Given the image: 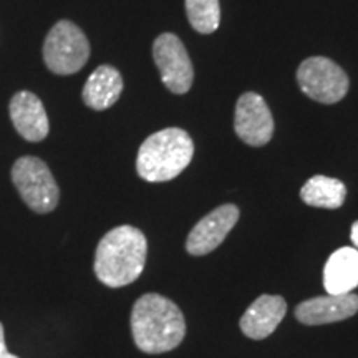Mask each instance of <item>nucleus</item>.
<instances>
[{
    "mask_svg": "<svg viewBox=\"0 0 358 358\" xmlns=\"http://www.w3.org/2000/svg\"><path fill=\"white\" fill-rule=\"evenodd\" d=\"M131 334L141 352H169L185 338V315L176 303L163 295L145 294L133 306Z\"/></svg>",
    "mask_w": 358,
    "mask_h": 358,
    "instance_id": "1",
    "label": "nucleus"
},
{
    "mask_svg": "<svg viewBox=\"0 0 358 358\" xmlns=\"http://www.w3.org/2000/svg\"><path fill=\"white\" fill-rule=\"evenodd\" d=\"M146 254L145 234L133 226H118L103 236L93 268L101 284L113 289L124 287L141 275Z\"/></svg>",
    "mask_w": 358,
    "mask_h": 358,
    "instance_id": "2",
    "label": "nucleus"
},
{
    "mask_svg": "<svg viewBox=\"0 0 358 358\" xmlns=\"http://www.w3.org/2000/svg\"><path fill=\"white\" fill-rule=\"evenodd\" d=\"M192 155L194 145L185 129H161L140 146L136 171L148 182L171 181L189 166Z\"/></svg>",
    "mask_w": 358,
    "mask_h": 358,
    "instance_id": "3",
    "label": "nucleus"
},
{
    "mask_svg": "<svg viewBox=\"0 0 358 358\" xmlns=\"http://www.w3.org/2000/svg\"><path fill=\"white\" fill-rule=\"evenodd\" d=\"M12 181L32 211L47 214L57 208L60 191L52 171L40 158L24 156L17 159L12 168Z\"/></svg>",
    "mask_w": 358,
    "mask_h": 358,
    "instance_id": "4",
    "label": "nucleus"
},
{
    "mask_svg": "<svg viewBox=\"0 0 358 358\" xmlns=\"http://www.w3.org/2000/svg\"><path fill=\"white\" fill-rule=\"evenodd\" d=\"M90 57V43L77 25L60 20L52 27L43 43V60L57 75L77 73Z\"/></svg>",
    "mask_w": 358,
    "mask_h": 358,
    "instance_id": "5",
    "label": "nucleus"
},
{
    "mask_svg": "<svg viewBox=\"0 0 358 358\" xmlns=\"http://www.w3.org/2000/svg\"><path fill=\"white\" fill-rule=\"evenodd\" d=\"M297 83L312 100L334 105L347 95V73L342 66L327 57H310L303 60L297 70Z\"/></svg>",
    "mask_w": 358,
    "mask_h": 358,
    "instance_id": "6",
    "label": "nucleus"
},
{
    "mask_svg": "<svg viewBox=\"0 0 358 358\" xmlns=\"http://www.w3.org/2000/svg\"><path fill=\"white\" fill-rule=\"evenodd\" d=\"M153 58L158 66L161 82L171 93L182 95L189 92L194 70L186 47L174 34H163L153 43Z\"/></svg>",
    "mask_w": 358,
    "mask_h": 358,
    "instance_id": "7",
    "label": "nucleus"
},
{
    "mask_svg": "<svg viewBox=\"0 0 358 358\" xmlns=\"http://www.w3.org/2000/svg\"><path fill=\"white\" fill-rule=\"evenodd\" d=\"M234 129L237 136L249 146H264L272 140L274 120L261 95L249 92L237 100Z\"/></svg>",
    "mask_w": 358,
    "mask_h": 358,
    "instance_id": "8",
    "label": "nucleus"
},
{
    "mask_svg": "<svg viewBox=\"0 0 358 358\" xmlns=\"http://www.w3.org/2000/svg\"><path fill=\"white\" fill-rule=\"evenodd\" d=\"M239 221V209L234 204L219 206L192 227L186 239V250L191 256H206L222 244Z\"/></svg>",
    "mask_w": 358,
    "mask_h": 358,
    "instance_id": "9",
    "label": "nucleus"
},
{
    "mask_svg": "<svg viewBox=\"0 0 358 358\" xmlns=\"http://www.w3.org/2000/svg\"><path fill=\"white\" fill-rule=\"evenodd\" d=\"M358 312L357 294L324 295L303 301L295 308V319L306 325H325L342 322Z\"/></svg>",
    "mask_w": 358,
    "mask_h": 358,
    "instance_id": "10",
    "label": "nucleus"
},
{
    "mask_svg": "<svg viewBox=\"0 0 358 358\" xmlns=\"http://www.w3.org/2000/svg\"><path fill=\"white\" fill-rule=\"evenodd\" d=\"M8 108L13 127L24 140L38 143L47 138L50 124L43 103L37 95L30 92H19L13 95Z\"/></svg>",
    "mask_w": 358,
    "mask_h": 358,
    "instance_id": "11",
    "label": "nucleus"
},
{
    "mask_svg": "<svg viewBox=\"0 0 358 358\" xmlns=\"http://www.w3.org/2000/svg\"><path fill=\"white\" fill-rule=\"evenodd\" d=\"M287 312V303L280 295H261L241 317V330L245 337L262 340L271 335Z\"/></svg>",
    "mask_w": 358,
    "mask_h": 358,
    "instance_id": "12",
    "label": "nucleus"
},
{
    "mask_svg": "<svg viewBox=\"0 0 358 358\" xmlns=\"http://www.w3.org/2000/svg\"><path fill=\"white\" fill-rule=\"evenodd\" d=\"M123 92L120 71L110 65H101L90 75L85 83L82 98L90 108L101 111L113 106Z\"/></svg>",
    "mask_w": 358,
    "mask_h": 358,
    "instance_id": "13",
    "label": "nucleus"
},
{
    "mask_svg": "<svg viewBox=\"0 0 358 358\" xmlns=\"http://www.w3.org/2000/svg\"><path fill=\"white\" fill-rule=\"evenodd\" d=\"M324 287L329 294H350L358 287V250L342 248L335 250L324 267Z\"/></svg>",
    "mask_w": 358,
    "mask_h": 358,
    "instance_id": "14",
    "label": "nucleus"
},
{
    "mask_svg": "<svg viewBox=\"0 0 358 358\" xmlns=\"http://www.w3.org/2000/svg\"><path fill=\"white\" fill-rule=\"evenodd\" d=\"M301 198L303 203L312 208L338 209L345 203L347 187L338 179L317 174L302 186Z\"/></svg>",
    "mask_w": 358,
    "mask_h": 358,
    "instance_id": "15",
    "label": "nucleus"
},
{
    "mask_svg": "<svg viewBox=\"0 0 358 358\" xmlns=\"http://www.w3.org/2000/svg\"><path fill=\"white\" fill-rule=\"evenodd\" d=\"M186 15L196 32L204 35L216 32L221 22L219 0H186Z\"/></svg>",
    "mask_w": 358,
    "mask_h": 358,
    "instance_id": "16",
    "label": "nucleus"
},
{
    "mask_svg": "<svg viewBox=\"0 0 358 358\" xmlns=\"http://www.w3.org/2000/svg\"><path fill=\"white\" fill-rule=\"evenodd\" d=\"M0 358H19L7 350L6 337H3V325L0 324Z\"/></svg>",
    "mask_w": 358,
    "mask_h": 358,
    "instance_id": "17",
    "label": "nucleus"
},
{
    "mask_svg": "<svg viewBox=\"0 0 358 358\" xmlns=\"http://www.w3.org/2000/svg\"><path fill=\"white\" fill-rule=\"evenodd\" d=\"M350 237H352V243L355 244V248L358 249V221L353 222L352 226V232H350Z\"/></svg>",
    "mask_w": 358,
    "mask_h": 358,
    "instance_id": "18",
    "label": "nucleus"
}]
</instances>
